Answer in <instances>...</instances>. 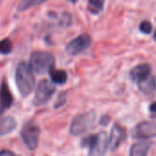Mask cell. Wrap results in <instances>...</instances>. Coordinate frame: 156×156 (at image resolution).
I'll list each match as a JSON object with an SVG mask.
<instances>
[{"label":"cell","mask_w":156,"mask_h":156,"mask_svg":"<svg viewBox=\"0 0 156 156\" xmlns=\"http://www.w3.org/2000/svg\"><path fill=\"white\" fill-rule=\"evenodd\" d=\"M153 38H154V40L156 41V31L154 32V34H153Z\"/></svg>","instance_id":"obj_24"},{"label":"cell","mask_w":156,"mask_h":156,"mask_svg":"<svg viewBox=\"0 0 156 156\" xmlns=\"http://www.w3.org/2000/svg\"><path fill=\"white\" fill-rule=\"evenodd\" d=\"M95 119L96 115L94 112H87L76 116L70 127L71 133L75 136L86 133L92 128Z\"/></svg>","instance_id":"obj_4"},{"label":"cell","mask_w":156,"mask_h":156,"mask_svg":"<svg viewBox=\"0 0 156 156\" xmlns=\"http://www.w3.org/2000/svg\"><path fill=\"white\" fill-rule=\"evenodd\" d=\"M21 137L24 143L30 150H35L39 144L40 128L33 123H28L21 130Z\"/></svg>","instance_id":"obj_7"},{"label":"cell","mask_w":156,"mask_h":156,"mask_svg":"<svg viewBox=\"0 0 156 156\" xmlns=\"http://www.w3.org/2000/svg\"><path fill=\"white\" fill-rule=\"evenodd\" d=\"M92 43L91 37L85 33L72 40L66 46V51L70 55H77L86 51Z\"/></svg>","instance_id":"obj_8"},{"label":"cell","mask_w":156,"mask_h":156,"mask_svg":"<svg viewBox=\"0 0 156 156\" xmlns=\"http://www.w3.org/2000/svg\"><path fill=\"white\" fill-rule=\"evenodd\" d=\"M139 30L143 34H150L152 30V24L149 20H143L139 26Z\"/></svg>","instance_id":"obj_19"},{"label":"cell","mask_w":156,"mask_h":156,"mask_svg":"<svg viewBox=\"0 0 156 156\" xmlns=\"http://www.w3.org/2000/svg\"><path fill=\"white\" fill-rule=\"evenodd\" d=\"M0 156H15V154L9 150H3L0 151Z\"/></svg>","instance_id":"obj_20"},{"label":"cell","mask_w":156,"mask_h":156,"mask_svg":"<svg viewBox=\"0 0 156 156\" xmlns=\"http://www.w3.org/2000/svg\"><path fill=\"white\" fill-rule=\"evenodd\" d=\"M106 0H88V9L93 14L100 13L104 9Z\"/></svg>","instance_id":"obj_16"},{"label":"cell","mask_w":156,"mask_h":156,"mask_svg":"<svg viewBox=\"0 0 156 156\" xmlns=\"http://www.w3.org/2000/svg\"><path fill=\"white\" fill-rule=\"evenodd\" d=\"M52 83L58 85H63L67 81V73L63 70H55L54 68L50 72Z\"/></svg>","instance_id":"obj_15"},{"label":"cell","mask_w":156,"mask_h":156,"mask_svg":"<svg viewBox=\"0 0 156 156\" xmlns=\"http://www.w3.org/2000/svg\"><path fill=\"white\" fill-rule=\"evenodd\" d=\"M83 144L89 148L90 156H103L108 147V135L104 131L97 135H90L84 139Z\"/></svg>","instance_id":"obj_3"},{"label":"cell","mask_w":156,"mask_h":156,"mask_svg":"<svg viewBox=\"0 0 156 156\" xmlns=\"http://www.w3.org/2000/svg\"><path fill=\"white\" fill-rule=\"evenodd\" d=\"M126 130L124 128L119 126V124H115L110 131V137L108 140V146L112 151H116L119 145L123 142L126 138Z\"/></svg>","instance_id":"obj_9"},{"label":"cell","mask_w":156,"mask_h":156,"mask_svg":"<svg viewBox=\"0 0 156 156\" xmlns=\"http://www.w3.org/2000/svg\"><path fill=\"white\" fill-rule=\"evenodd\" d=\"M55 92L54 85L49 80H41L37 87L36 94L33 99V103L35 106H42L45 105L52 97Z\"/></svg>","instance_id":"obj_5"},{"label":"cell","mask_w":156,"mask_h":156,"mask_svg":"<svg viewBox=\"0 0 156 156\" xmlns=\"http://www.w3.org/2000/svg\"><path fill=\"white\" fill-rule=\"evenodd\" d=\"M13 103V96L8 87L4 82L0 87V106L2 108H9Z\"/></svg>","instance_id":"obj_13"},{"label":"cell","mask_w":156,"mask_h":156,"mask_svg":"<svg viewBox=\"0 0 156 156\" xmlns=\"http://www.w3.org/2000/svg\"><path fill=\"white\" fill-rule=\"evenodd\" d=\"M55 63L54 56L48 51H34L30 59V67L38 74L50 73Z\"/></svg>","instance_id":"obj_2"},{"label":"cell","mask_w":156,"mask_h":156,"mask_svg":"<svg viewBox=\"0 0 156 156\" xmlns=\"http://www.w3.org/2000/svg\"><path fill=\"white\" fill-rule=\"evenodd\" d=\"M151 70H152V68L149 63L138 64L130 70L129 76L133 82L138 84L139 82L144 80L145 78H147L148 76L151 75Z\"/></svg>","instance_id":"obj_10"},{"label":"cell","mask_w":156,"mask_h":156,"mask_svg":"<svg viewBox=\"0 0 156 156\" xmlns=\"http://www.w3.org/2000/svg\"><path fill=\"white\" fill-rule=\"evenodd\" d=\"M16 83L20 94L29 96L35 87V77L30 65L24 62H20L16 70Z\"/></svg>","instance_id":"obj_1"},{"label":"cell","mask_w":156,"mask_h":156,"mask_svg":"<svg viewBox=\"0 0 156 156\" xmlns=\"http://www.w3.org/2000/svg\"><path fill=\"white\" fill-rule=\"evenodd\" d=\"M132 137L138 140H149L156 137V121H141L132 129Z\"/></svg>","instance_id":"obj_6"},{"label":"cell","mask_w":156,"mask_h":156,"mask_svg":"<svg viewBox=\"0 0 156 156\" xmlns=\"http://www.w3.org/2000/svg\"><path fill=\"white\" fill-rule=\"evenodd\" d=\"M16 126L17 122L12 117L0 119V136L9 134L15 129Z\"/></svg>","instance_id":"obj_14"},{"label":"cell","mask_w":156,"mask_h":156,"mask_svg":"<svg viewBox=\"0 0 156 156\" xmlns=\"http://www.w3.org/2000/svg\"><path fill=\"white\" fill-rule=\"evenodd\" d=\"M149 110H150L151 112H152V113H156V101L150 105Z\"/></svg>","instance_id":"obj_21"},{"label":"cell","mask_w":156,"mask_h":156,"mask_svg":"<svg viewBox=\"0 0 156 156\" xmlns=\"http://www.w3.org/2000/svg\"><path fill=\"white\" fill-rule=\"evenodd\" d=\"M138 87L140 91L147 96L151 97L156 93V77L154 75H150L144 80L138 83Z\"/></svg>","instance_id":"obj_11"},{"label":"cell","mask_w":156,"mask_h":156,"mask_svg":"<svg viewBox=\"0 0 156 156\" xmlns=\"http://www.w3.org/2000/svg\"><path fill=\"white\" fill-rule=\"evenodd\" d=\"M47 0H21L19 4V10L24 11L29 9H31L33 7L39 6L42 3H44Z\"/></svg>","instance_id":"obj_17"},{"label":"cell","mask_w":156,"mask_h":156,"mask_svg":"<svg viewBox=\"0 0 156 156\" xmlns=\"http://www.w3.org/2000/svg\"><path fill=\"white\" fill-rule=\"evenodd\" d=\"M13 49V44L9 39H4L0 41V52L3 54H8L11 52Z\"/></svg>","instance_id":"obj_18"},{"label":"cell","mask_w":156,"mask_h":156,"mask_svg":"<svg viewBox=\"0 0 156 156\" xmlns=\"http://www.w3.org/2000/svg\"><path fill=\"white\" fill-rule=\"evenodd\" d=\"M151 145L152 142L148 140L136 142L130 148L129 156H147Z\"/></svg>","instance_id":"obj_12"},{"label":"cell","mask_w":156,"mask_h":156,"mask_svg":"<svg viewBox=\"0 0 156 156\" xmlns=\"http://www.w3.org/2000/svg\"><path fill=\"white\" fill-rule=\"evenodd\" d=\"M109 120H110V119H109V118L106 116V117H103V118H102V119H101V121H100V122H101V124L107 125V124L109 122Z\"/></svg>","instance_id":"obj_22"},{"label":"cell","mask_w":156,"mask_h":156,"mask_svg":"<svg viewBox=\"0 0 156 156\" xmlns=\"http://www.w3.org/2000/svg\"><path fill=\"white\" fill-rule=\"evenodd\" d=\"M68 1H70L71 3H73V4H75L77 1H78V0H68Z\"/></svg>","instance_id":"obj_23"}]
</instances>
